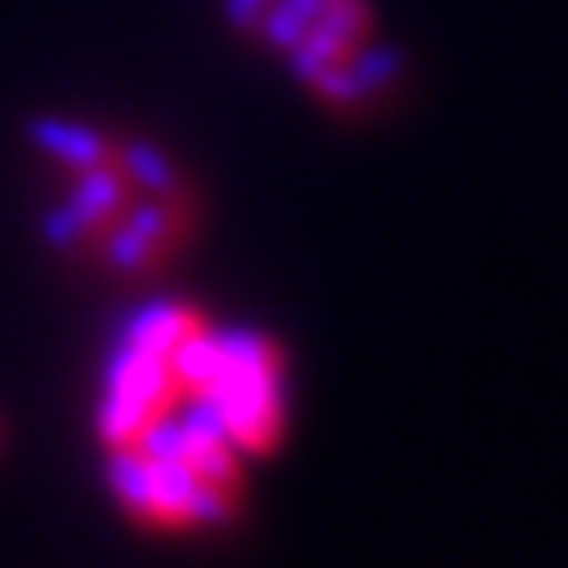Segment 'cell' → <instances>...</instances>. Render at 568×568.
<instances>
[{
    "instance_id": "cell-1",
    "label": "cell",
    "mask_w": 568,
    "mask_h": 568,
    "mask_svg": "<svg viewBox=\"0 0 568 568\" xmlns=\"http://www.w3.org/2000/svg\"><path fill=\"white\" fill-rule=\"evenodd\" d=\"M184 394L246 457H264L287 430V358L264 332L206 327L180 354Z\"/></svg>"
},
{
    "instance_id": "cell-3",
    "label": "cell",
    "mask_w": 568,
    "mask_h": 568,
    "mask_svg": "<svg viewBox=\"0 0 568 568\" xmlns=\"http://www.w3.org/2000/svg\"><path fill=\"white\" fill-rule=\"evenodd\" d=\"M184 381H180V358H166L158 349H144L134 341H121L112 363H108V381H103V398H99V439L108 453H125L139 448L162 420H171L184 403Z\"/></svg>"
},
{
    "instance_id": "cell-2",
    "label": "cell",
    "mask_w": 568,
    "mask_h": 568,
    "mask_svg": "<svg viewBox=\"0 0 568 568\" xmlns=\"http://www.w3.org/2000/svg\"><path fill=\"white\" fill-rule=\"evenodd\" d=\"M251 28H264L292 54L305 85L341 108H367L389 94L394 63L372 45V10L363 0H287V10H268Z\"/></svg>"
},
{
    "instance_id": "cell-4",
    "label": "cell",
    "mask_w": 568,
    "mask_h": 568,
    "mask_svg": "<svg viewBox=\"0 0 568 568\" xmlns=\"http://www.w3.org/2000/svg\"><path fill=\"white\" fill-rule=\"evenodd\" d=\"M108 484H112V497L121 501V510L139 528H158V532L215 528L211 501L197 488V479L153 444L108 453Z\"/></svg>"
}]
</instances>
